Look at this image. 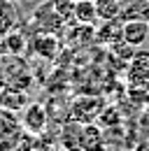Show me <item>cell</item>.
I'll return each instance as SVG.
<instances>
[{"label":"cell","mask_w":149,"mask_h":151,"mask_svg":"<svg viewBox=\"0 0 149 151\" xmlns=\"http://www.w3.org/2000/svg\"><path fill=\"white\" fill-rule=\"evenodd\" d=\"M124 2H128V0H124Z\"/></svg>","instance_id":"cell-18"},{"label":"cell","mask_w":149,"mask_h":151,"mask_svg":"<svg viewBox=\"0 0 149 151\" xmlns=\"http://www.w3.org/2000/svg\"><path fill=\"white\" fill-rule=\"evenodd\" d=\"M128 100L135 105H149V79L137 81V84H128Z\"/></svg>","instance_id":"cell-13"},{"label":"cell","mask_w":149,"mask_h":151,"mask_svg":"<svg viewBox=\"0 0 149 151\" xmlns=\"http://www.w3.org/2000/svg\"><path fill=\"white\" fill-rule=\"evenodd\" d=\"M121 21H149V0H128L121 9Z\"/></svg>","instance_id":"cell-9"},{"label":"cell","mask_w":149,"mask_h":151,"mask_svg":"<svg viewBox=\"0 0 149 151\" xmlns=\"http://www.w3.org/2000/svg\"><path fill=\"white\" fill-rule=\"evenodd\" d=\"M126 79H128V84L149 79V49H137L133 54V58L128 60V68H126Z\"/></svg>","instance_id":"cell-4"},{"label":"cell","mask_w":149,"mask_h":151,"mask_svg":"<svg viewBox=\"0 0 149 151\" xmlns=\"http://www.w3.org/2000/svg\"><path fill=\"white\" fill-rule=\"evenodd\" d=\"M95 123H98V126H105V128H114V126L121 123V112H119L116 107H107V105H105V109L100 112V116H98Z\"/></svg>","instance_id":"cell-14"},{"label":"cell","mask_w":149,"mask_h":151,"mask_svg":"<svg viewBox=\"0 0 149 151\" xmlns=\"http://www.w3.org/2000/svg\"><path fill=\"white\" fill-rule=\"evenodd\" d=\"M126 151H149V142H140V144H135V147H130V149H126Z\"/></svg>","instance_id":"cell-17"},{"label":"cell","mask_w":149,"mask_h":151,"mask_svg":"<svg viewBox=\"0 0 149 151\" xmlns=\"http://www.w3.org/2000/svg\"><path fill=\"white\" fill-rule=\"evenodd\" d=\"M121 40L135 49H142L149 42V21H124Z\"/></svg>","instance_id":"cell-3"},{"label":"cell","mask_w":149,"mask_h":151,"mask_svg":"<svg viewBox=\"0 0 149 151\" xmlns=\"http://www.w3.org/2000/svg\"><path fill=\"white\" fill-rule=\"evenodd\" d=\"M7 42V51H12V54H21V49H23V37H19V35H9V37L5 40Z\"/></svg>","instance_id":"cell-15"},{"label":"cell","mask_w":149,"mask_h":151,"mask_svg":"<svg viewBox=\"0 0 149 151\" xmlns=\"http://www.w3.org/2000/svg\"><path fill=\"white\" fill-rule=\"evenodd\" d=\"M103 109H105V100H100L95 95H82L72 100V105H70V119L79 123H95Z\"/></svg>","instance_id":"cell-2"},{"label":"cell","mask_w":149,"mask_h":151,"mask_svg":"<svg viewBox=\"0 0 149 151\" xmlns=\"http://www.w3.org/2000/svg\"><path fill=\"white\" fill-rule=\"evenodd\" d=\"M7 84V70H5V63L0 60V88Z\"/></svg>","instance_id":"cell-16"},{"label":"cell","mask_w":149,"mask_h":151,"mask_svg":"<svg viewBox=\"0 0 149 151\" xmlns=\"http://www.w3.org/2000/svg\"><path fill=\"white\" fill-rule=\"evenodd\" d=\"M28 102H30V95H28L26 88H19V86H12V84H5L0 88V107H5V109L21 112Z\"/></svg>","instance_id":"cell-6"},{"label":"cell","mask_w":149,"mask_h":151,"mask_svg":"<svg viewBox=\"0 0 149 151\" xmlns=\"http://www.w3.org/2000/svg\"><path fill=\"white\" fill-rule=\"evenodd\" d=\"M95 5V12H98V21H112L121 17V9H124V0H93Z\"/></svg>","instance_id":"cell-10"},{"label":"cell","mask_w":149,"mask_h":151,"mask_svg":"<svg viewBox=\"0 0 149 151\" xmlns=\"http://www.w3.org/2000/svg\"><path fill=\"white\" fill-rule=\"evenodd\" d=\"M21 126H23L26 135L42 137L47 132V126H49V109L42 102H28L21 109Z\"/></svg>","instance_id":"cell-1"},{"label":"cell","mask_w":149,"mask_h":151,"mask_svg":"<svg viewBox=\"0 0 149 151\" xmlns=\"http://www.w3.org/2000/svg\"><path fill=\"white\" fill-rule=\"evenodd\" d=\"M0 137H23V126L17 112L0 107Z\"/></svg>","instance_id":"cell-8"},{"label":"cell","mask_w":149,"mask_h":151,"mask_svg":"<svg viewBox=\"0 0 149 151\" xmlns=\"http://www.w3.org/2000/svg\"><path fill=\"white\" fill-rule=\"evenodd\" d=\"M82 130H84V123L68 119V123L61 128L58 132V144L63 151H82Z\"/></svg>","instance_id":"cell-5"},{"label":"cell","mask_w":149,"mask_h":151,"mask_svg":"<svg viewBox=\"0 0 149 151\" xmlns=\"http://www.w3.org/2000/svg\"><path fill=\"white\" fill-rule=\"evenodd\" d=\"M72 17L82 26H93L98 21V12H95L93 0H74V14Z\"/></svg>","instance_id":"cell-11"},{"label":"cell","mask_w":149,"mask_h":151,"mask_svg":"<svg viewBox=\"0 0 149 151\" xmlns=\"http://www.w3.org/2000/svg\"><path fill=\"white\" fill-rule=\"evenodd\" d=\"M82 151H107V137L103 126L98 123H84L82 130Z\"/></svg>","instance_id":"cell-7"},{"label":"cell","mask_w":149,"mask_h":151,"mask_svg":"<svg viewBox=\"0 0 149 151\" xmlns=\"http://www.w3.org/2000/svg\"><path fill=\"white\" fill-rule=\"evenodd\" d=\"M33 49H35L37 56L42 58H54L56 51H58V42H56V37H51V35H40V37L35 40V44H33Z\"/></svg>","instance_id":"cell-12"}]
</instances>
